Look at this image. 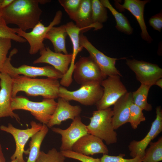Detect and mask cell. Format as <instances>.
Wrapping results in <instances>:
<instances>
[{"label":"cell","mask_w":162,"mask_h":162,"mask_svg":"<svg viewBox=\"0 0 162 162\" xmlns=\"http://www.w3.org/2000/svg\"><path fill=\"white\" fill-rule=\"evenodd\" d=\"M31 127L25 129H20L14 127L10 123L7 126L2 125L0 129L11 134L14 138L16 143V149L10 157L11 160L16 159L20 162H25L23 154L25 153L24 147L26 142L35 133L42 128L43 124L37 123L32 121L30 122Z\"/></svg>","instance_id":"obj_9"},{"label":"cell","mask_w":162,"mask_h":162,"mask_svg":"<svg viewBox=\"0 0 162 162\" xmlns=\"http://www.w3.org/2000/svg\"><path fill=\"white\" fill-rule=\"evenodd\" d=\"M81 111L80 106L72 105L68 101L58 97L56 109L46 125L51 128L54 125H60L62 122L68 119L73 120L80 116Z\"/></svg>","instance_id":"obj_19"},{"label":"cell","mask_w":162,"mask_h":162,"mask_svg":"<svg viewBox=\"0 0 162 162\" xmlns=\"http://www.w3.org/2000/svg\"><path fill=\"white\" fill-rule=\"evenodd\" d=\"M65 26L67 34L70 38L73 45L72 58L69 68L73 70L77 55L83 48L80 46L79 43V36L82 30L77 27L72 22L67 23L65 24Z\"/></svg>","instance_id":"obj_23"},{"label":"cell","mask_w":162,"mask_h":162,"mask_svg":"<svg viewBox=\"0 0 162 162\" xmlns=\"http://www.w3.org/2000/svg\"><path fill=\"white\" fill-rule=\"evenodd\" d=\"M62 15V11L58 10L48 26H45L40 21L29 32H26L18 28H13V30L18 35L28 42L30 47L29 53L34 55L45 47L43 41L47 33L51 28L60 22Z\"/></svg>","instance_id":"obj_7"},{"label":"cell","mask_w":162,"mask_h":162,"mask_svg":"<svg viewBox=\"0 0 162 162\" xmlns=\"http://www.w3.org/2000/svg\"><path fill=\"white\" fill-rule=\"evenodd\" d=\"M51 130L62 136L61 151L72 150L74 144L82 136L88 134L86 125L82 123L80 116L75 118L66 129L53 127Z\"/></svg>","instance_id":"obj_14"},{"label":"cell","mask_w":162,"mask_h":162,"mask_svg":"<svg viewBox=\"0 0 162 162\" xmlns=\"http://www.w3.org/2000/svg\"><path fill=\"white\" fill-rule=\"evenodd\" d=\"M68 35L65 25L58 27H52L47 33L45 39L52 43L55 52L68 54L65 46V39Z\"/></svg>","instance_id":"obj_22"},{"label":"cell","mask_w":162,"mask_h":162,"mask_svg":"<svg viewBox=\"0 0 162 162\" xmlns=\"http://www.w3.org/2000/svg\"><path fill=\"white\" fill-rule=\"evenodd\" d=\"M149 23L154 30L160 32L162 28V11L152 16L149 20Z\"/></svg>","instance_id":"obj_36"},{"label":"cell","mask_w":162,"mask_h":162,"mask_svg":"<svg viewBox=\"0 0 162 162\" xmlns=\"http://www.w3.org/2000/svg\"><path fill=\"white\" fill-rule=\"evenodd\" d=\"M40 56L34 60L33 64L46 63L52 65L63 75L67 72L72 58V54H63L51 50L45 47L40 51Z\"/></svg>","instance_id":"obj_16"},{"label":"cell","mask_w":162,"mask_h":162,"mask_svg":"<svg viewBox=\"0 0 162 162\" xmlns=\"http://www.w3.org/2000/svg\"><path fill=\"white\" fill-rule=\"evenodd\" d=\"M154 85H156L159 87L161 88H162V79H159L156 81Z\"/></svg>","instance_id":"obj_39"},{"label":"cell","mask_w":162,"mask_h":162,"mask_svg":"<svg viewBox=\"0 0 162 162\" xmlns=\"http://www.w3.org/2000/svg\"><path fill=\"white\" fill-rule=\"evenodd\" d=\"M82 0H59L69 16L73 20L80 6Z\"/></svg>","instance_id":"obj_32"},{"label":"cell","mask_w":162,"mask_h":162,"mask_svg":"<svg viewBox=\"0 0 162 162\" xmlns=\"http://www.w3.org/2000/svg\"><path fill=\"white\" fill-rule=\"evenodd\" d=\"M65 159L61 151L53 148L47 153L40 151L35 162H64Z\"/></svg>","instance_id":"obj_29"},{"label":"cell","mask_w":162,"mask_h":162,"mask_svg":"<svg viewBox=\"0 0 162 162\" xmlns=\"http://www.w3.org/2000/svg\"><path fill=\"white\" fill-rule=\"evenodd\" d=\"M124 154H120L118 156H111L104 154L100 158L101 162H142V159L139 156L131 159L124 158Z\"/></svg>","instance_id":"obj_35"},{"label":"cell","mask_w":162,"mask_h":162,"mask_svg":"<svg viewBox=\"0 0 162 162\" xmlns=\"http://www.w3.org/2000/svg\"><path fill=\"white\" fill-rule=\"evenodd\" d=\"M60 151L65 158L76 160L81 162H101L100 158H94L72 150Z\"/></svg>","instance_id":"obj_33"},{"label":"cell","mask_w":162,"mask_h":162,"mask_svg":"<svg viewBox=\"0 0 162 162\" xmlns=\"http://www.w3.org/2000/svg\"><path fill=\"white\" fill-rule=\"evenodd\" d=\"M57 102L54 99H44L42 101H31L24 96L12 98L11 108L14 111L21 110L29 111L36 119L47 125L56 109Z\"/></svg>","instance_id":"obj_4"},{"label":"cell","mask_w":162,"mask_h":162,"mask_svg":"<svg viewBox=\"0 0 162 162\" xmlns=\"http://www.w3.org/2000/svg\"><path fill=\"white\" fill-rule=\"evenodd\" d=\"M73 74L74 80L80 85L91 82L101 83L106 78L90 56L79 59L75 64Z\"/></svg>","instance_id":"obj_11"},{"label":"cell","mask_w":162,"mask_h":162,"mask_svg":"<svg viewBox=\"0 0 162 162\" xmlns=\"http://www.w3.org/2000/svg\"><path fill=\"white\" fill-rule=\"evenodd\" d=\"M79 43L80 46L88 51L89 56L98 65L106 78L116 75L122 76L115 66L116 60L120 59L111 58L105 55L96 48L83 34H80Z\"/></svg>","instance_id":"obj_10"},{"label":"cell","mask_w":162,"mask_h":162,"mask_svg":"<svg viewBox=\"0 0 162 162\" xmlns=\"http://www.w3.org/2000/svg\"><path fill=\"white\" fill-rule=\"evenodd\" d=\"M0 118L10 117L18 122L20 118L11 108L12 80L8 74L0 72Z\"/></svg>","instance_id":"obj_15"},{"label":"cell","mask_w":162,"mask_h":162,"mask_svg":"<svg viewBox=\"0 0 162 162\" xmlns=\"http://www.w3.org/2000/svg\"><path fill=\"white\" fill-rule=\"evenodd\" d=\"M146 120L142 110L133 102L130 107L129 122L132 128L135 129L141 122Z\"/></svg>","instance_id":"obj_30"},{"label":"cell","mask_w":162,"mask_h":162,"mask_svg":"<svg viewBox=\"0 0 162 162\" xmlns=\"http://www.w3.org/2000/svg\"><path fill=\"white\" fill-rule=\"evenodd\" d=\"M133 102L132 92H127L113 105L112 124L114 130L128 122L130 107Z\"/></svg>","instance_id":"obj_20"},{"label":"cell","mask_w":162,"mask_h":162,"mask_svg":"<svg viewBox=\"0 0 162 162\" xmlns=\"http://www.w3.org/2000/svg\"><path fill=\"white\" fill-rule=\"evenodd\" d=\"M91 1L92 25L94 30H97L102 28V23L108 18L107 10L100 1L92 0Z\"/></svg>","instance_id":"obj_25"},{"label":"cell","mask_w":162,"mask_h":162,"mask_svg":"<svg viewBox=\"0 0 162 162\" xmlns=\"http://www.w3.org/2000/svg\"><path fill=\"white\" fill-rule=\"evenodd\" d=\"M17 52V50L15 48L11 50L9 57L0 69V72L6 73L11 77L22 75L27 77L33 78L45 76L57 80L62 78L63 75L52 66L47 65L37 67L23 64L18 68L14 67L11 63V58Z\"/></svg>","instance_id":"obj_6"},{"label":"cell","mask_w":162,"mask_h":162,"mask_svg":"<svg viewBox=\"0 0 162 162\" xmlns=\"http://www.w3.org/2000/svg\"><path fill=\"white\" fill-rule=\"evenodd\" d=\"M2 0H0V16H1V4L2 2Z\"/></svg>","instance_id":"obj_41"},{"label":"cell","mask_w":162,"mask_h":162,"mask_svg":"<svg viewBox=\"0 0 162 162\" xmlns=\"http://www.w3.org/2000/svg\"><path fill=\"white\" fill-rule=\"evenodd\" d=\"M149 2V0H125L122 4H119L117 1H116L115 4L120 11L127 10L135 17L141 29L142 38L150 43L152 39L148 33L144 17L145 5Z\"/></svg>","instance_id":"obj_17"},{"label":"cell","mask_w":162,"mask_h":162,"mask_svg":"<svg viewBox=\"0 0 162 162\" xmlns=\"http://www.w3.org/2000/svg\"><path fill=\"white\" fill-rule=\"evenodd\" d=\"M103 91L100 83L91 82L80 85L79 89L74 91L60 86L58 96L68 101L74 100L85 106H92L100 100Z\"/></svg>","instance_id":"obj_5"},{"label":"cell","mask_w":162,"mask_h":162,"mask_svg":"<svg viewBox=\"0 0 162 162\" xmlns=\"http://www.w3.org/2000/svg\"><path fill=\"white\" fill-rule=\"evenodd\" d=\"M0 38H8L20 43L26 40L16 34L13 28L8 27L2 16H0Z\"/></svg>","instance_id":"obj_31"},{"label":"cell","mask_w":162,"mask_h":162,"mask_svg":"<svg viewBox=\"0 0 162 162\" xmlns=\"http://www.w3.org/2000/svg\"><path fill=\"white\" fill-rule=\"evenodd\" d=\"M10 162H20L16 159L11 160Z\"/></svg>","instance_id":"obj_40"},{"label":"cell","mask_w":162,"mask_h":162,"mask_svg":"<svg viewBox=\"0 0 162 162\" xmlns=\"http://www.w3.org/2000/svg\"><path fill=\"white\" fill-rule=\"evenodd\" d=\"M146 149L142 162H159L162 160V137L154 142H151Z\"/></svg>","instance_id":"obj_28"},{"label":"cell","mask_w":162,"mask_h":162,"mask_svg":"<svg viewBox=\"0 0 162 162\" xmlns=\"http://www.w3.org/2000/svg\"><path fill=\"white\" fill-rule=\"evenodd\" d=\"M43 124L41 129L31 137L29 156L26 162H35L38 156L41 145L49 130L47 125Z\"/></svg>","instance_id":"obj_24"},{"label":"cell","mask_w":162,"mask_h":162,"mask_svg":"<svg viewBox=\"0 0 162 162\" xmlns=\"http://www.w3.org/2000/svg\"><path fill=\"white\" fill-rule=\"evenodd\" d=\"M156 118L146 136L140 140H133L129 144L130 154L132 158L139 156L142 159L147 146L162 132V110L160 106L156 107Z\"/></svg>","instance_id":"obj_13"},{"label":"cell","mask_w":162,"mask_h":162,"mask_svg":"<svg viewBox=\"0 0 162 162\" xmlns=\"http://www.w3.org/2000/svg\"><path fill=\"white\" fill-rule=\"evenodd\" d=\"M11 77L12 98L16 97L20 92H25L28 96H40L44 99H55L59 97L60 84L58 80L33 78L20 75Z\"/></svg>","instance_id":"obj_2"},{"label":"cell","mask_w":162,"mask_h":162,"mask_svg":"<svg viewBox=\"0 0 162 162\" xmlns=\"http://www.w3.org/2000/svg\"><path fill=\"white\" fill-rule=\"evenodd\" d=\"M126 64L141 84L152 86L162 78V69L156 64L135 59H127Z\"/></svg>","instance_id":"obj_12"},{"label":"cell","mask_w":162,"mask_h":162,"mask_svg":"<svg viewBox=\"0 0 162 162\" xmlns=\"http://www.w3.org/2000/svg\"><path fill=\"white\" fill-rule=\"evenodd\" d=\"M42 0H14L1 9V16L8 25L13 24L26 32L32 29L40 21L42 10L39 4Z\"/></svg>","instance_id":"obj_1"},{"label":"cell","mask_w":162,"mask_h":162,"mask_svg":"<svg viewBox=\"0 0 162 162\" xmlns=\"http://www.w3.org/2000/svg\"><path fill=\"white\" fill-rule=\"evenodd\" d=\"M6 159L2 152V148L0 143V162H5Z\"/></svg>","instance_id":"obj_38"},{"label":"cell","mask_w":162,"mask_h":162,"mask_svg":"<svg viewBox=\"0 0 162 162\" xmlns=\"http://www.w3.org/2000/svg\"><path fill=\"white\" fill-rule=\"evenodd\" d=\"M14 0H2L1 4V9L5 8L11 4Z\"/></svg>","instance_id":"obj_37"},{"label":"cell","mask_w":162,"mask_h":162,"mask_svg":"<svg viewBox=\"0 0 162 162\" xmlns=\"http://www.w3.org/2000/svg\"><path fill=\"white\" fill-rule=\"evenodd\" d=\"M72 150L89 156L96 154H108L109 150L103 140L90 134L81 137L73 145Z\"/></svg>","instance_id":"obj_18"},{"label":"cell","mask_w":162,"mask_h":162,"mask_svg":"<svg viewBox=\"0 0 162 162\" xmlns=\"http://www.w3.org/2000/svg\"><path fill=\"white\" fill-rule=\"evenodd\" d=\"M11 46V39L0 38V70L8 58L7 55Z\"/></svg>","instance_id":"obj_34"},{"label":"cell","mask_w":162,"mask_h":162,"mask_svg":"<svg viewBox=\"0 0 162 162\" xmlns=\"http://www.w3.org/2000/svg\"><path fill=\"white\" fill-rule=\"evenodd\" d=\"M112 110L110 107L93 112L89 118V124L86 125L88 133L94 136L110 145L117 141V134L112 124Z\"/></svg>","instance_id":"obj_3"},{"label":"cell","mask_w":162,"mask_h":162,"mask_svg":"<svg viewBox=\"0 0 162 162\" xmlns=\"http://www.w3.org/2000/svg\"><path fill=\"white\" fill-rule=\"evenodd\" d=\"M92 7L90 0H82L80 7L73 20L83 34L92 28L91 22Z\"/></svg>","instance_id":"obj_21"},{"label":"cell","mask_w":162,"mask_h":162,"mask_svg":"<svg viewBox=\"0 0 162 162\" xmlns=\"http://www.w3.org/2000/svg\"><path fill=\"white\" fill-rule=\"evenodd\" d=\"M103 5L107 8L114 16L116 20V28L119 31L128 35L131 34L133 28L127 18L123 14L117 11L112 5L109 0H101Z\"/></svg>","instance_id":"obj_26"},{"label":"cell","mask_w":162,"mask_h":162,"mask_svg":"<svg viewBox=\"0 0 162 162\" xmlns=\"http://www.w3.org/2000/svg\"><path fill=\"white\" fill-rule=\"evenodd\" d=\"M120 77L118 75L109 76L101 81L100 85L103 88V93L101 99L95 104L97 110L110 107L128 92Z\"/></svg>","instance_id":"obj_8"},{"label":"cell","mask_w":162,"mask_h":162,"mask_svg":"<svg viewBox=\"0 0 162 162\" xmlns=\"http://www.w3.org/2000/svg\"><path fill=\"white\" fill-rule=\"evenodd\" d=\"M152 86L141 84L136 91L132 92L133 103L142 110L147 111L152 110V105L148 103L147 97L149 89Z\"/></svg>","instance_id":"obj_27"}]
</instances>
